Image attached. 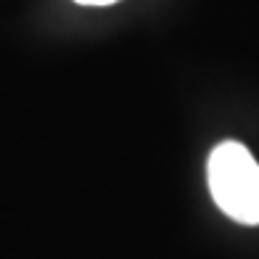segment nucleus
Wrapping results in <instances>:
<instances>
[{
    "label": "nucleus",
    "mask_w": 259,
    "mask_h": 259,
    "mask_svg": "<svg viewBox=\"0 0 259 259\" xmlns=\"http://www.w3.org/2000/svg\"><path fill=\"white\" fill-rule=\"evenodd\" d=\"M206 183L220 211L241 225H259V164L243 143L225 140L211 151Z\"/></svg>",
    "instance_id": "obj_1"
},
{
    "label": "nucleus",
    "mask_w": 259,
    "mask_h": 259,
    "mask_svg": "<svg viewBox=\"0 0 259 259\" xmlns=\"http://www.w3.org/2000/svg\"><path fill=\"white\" fill-rule=\"evenodd\" d=\"M74 3H79V6H111L116 0H74Z\"/></svg>",
    "instance_id": "obj_2"
}]
</instances>
